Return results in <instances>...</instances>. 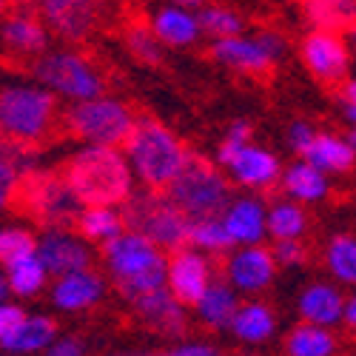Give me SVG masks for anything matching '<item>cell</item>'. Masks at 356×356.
Returning a JSON list of instances; mask_svg holds the SVG:
<instances>
[{
    "instance_id": "obj_7",
    "label": "cell",
    "mask_w": 356,
    "mask_h": 356,
    "mask_svg": "<svg viewBox=\"0 0 356 356\" xmlns=\"http://www.w3.org/2000/svg\"><path fill=\"white\" fill-rule=\"evenodd\" d=\"M32 72L46 92H51L54 97H63L69 103L92 100L106 92V80L100 69L80 51H69V49L49 51L46 49L43 54L35 57Z\"/></svg>"
},
{
    "instance_id": "obj_38",
    "label": "cell",
    "mask_w": 356,
    "mask_h": 356,
    "mask_svg": "<svg viewBox=\"0 0 356 356\" xmlns=\"http://www.w3.org/2000/svg\"><path fill=\"white\" fill-rule=\"evenodd\" d=\"M35 243H38V236L23 228V225H6V228H0V265H6L29 251H35Z\"/></svg>"
},
{
    "instance_id": "obj_32",
    "label": "cell",
    "mask_w": 356,
    "mask_h": 356,
    "mask_svg": "<svg viewBox=\"0 0 356 356\" xmlns=\"http://www.w3.org/2000/svg\"><path fill=\"white\" fill-rule=\"evenodd\" d=\"M285 350H288V356H337L339 339L331 328L305 322V325H296L288 334Z\"/></svg>"
},
{
    "instance_id": "obj_28",
    "label": "cell",
    "mask_w": 356,
    "mask_h": 356,
    "mask_svg": "<svg viewBox=\"0 0 356 356\" xmlns=\"http://www.w3.org/2000/svg\"><path fill=\"white\" fill-rule=\"evenodd\" d=\"M74 225L86 243H100V245H106L120 231H126L120 205H83Z\"/></svg>"
},
{
    "instance_id": "obj_15",
    "label": "cell",
    "mask_w": 356,
    "mask_h": 356,
    "mask_svg": "<svg viewBox=\"0 0 356 356\" xmlns=\"http://www.w3.org/2000/svg\"><path fill=\"white\" fill-rule=\"evenodd\" d=\"M32 3L38 6L43 26L63 40H86L97 26L100 0H32Z\"/></svg>"
},
{
    "instance_id": "obj_23",
    "label": "cell",
    "mask_w": 356,
    "mask_h": 356,
    "mask_svg": "<svg viewBox=\"0 0 356 356\" xmlns=\"http://www.w3.org/2000/svg\"><path fill=\"white\" fill-rule=\"evenodd\" d=\"M57 337L54 322L43 314H23L17 319L15 328L0 339V348L15 356H29V353H40L49 348V342Z\"/></svg>"
},
{
    "instance_id": "obj_21",
    "label": "cell",
    "mask_w": 356,
    "mask_h": 356,
    "mask_svg": "<svg viewBox=\"0 0 356 356\" xmlns=\"http://www.w3.org/2000/svg\"><path fill=\"white\" fill-rule=\"evenodd\" d=\"M282 191L288 194V200L293 202H300V205H314V202H322L325 197H328L331 191V180H328V174H322L316 171L311 163H305L302 157L285 165L280 171V180Z\"/></svg>"
},
{
    "instance_id": "obj_19",
    "label": "cell",
    "mask_w": 356,
    "mask_h": 356,
    "mask_svg": "<svg viewBox=\"0 0 356 356\" xmlns=\"http://www.w3.org/2000/svg\"><path fill=\"white\" fill-rule=\"evenodd\" d=\"M129 302H131L134 314L148 325V328L168 334V337H177V334L186 331V305L177 302L165 285L148 291L143 296H134V300H129Z\"/></svg>"
},
{
    "instance_id": "obj_47",
    "label": "cell",
    "mask_w": 356,
    "mask_h": 356,
    "mask_svg": "<svg viewBox=\"0 0 356 356\" xmlns=\"http://www.w3.org/2000/svg\"><path fill=\"white\" fill-rule=\"evenodd\" d=\"M171 6H180V9H188V12H200L205 6V0H168Z\"/></svg>"
},
{
    "instance_id": "obj_22",
    "label": "cell",
    "mask_w": 356,
    "mask_h": 356,
    "mask_svg": "<svg viewBox=\"0 0 356 356\" xmlns=\"http://www.w3.org/2000/svg\"><path fill=\"white\" fill-rule=\"evenodd\" d=\"M152 32L157 35V40L163 46H174V49H186L194 46L200 40V23H197V12L180 9V6H160L152 15Z\"/></svg>"
},
{
    "instance_id": "obj_11",
    "label": "cell",
    "mask_w": 356,
    "mask_h": 356,
    "mask_svg": "<svg viewBox=\"0 0 356 356\" xmlns=\"http://www.w3.org/2000/svg\"><path fill=\"white\" fill-rule=\"evenodd\" d=\"M211 280H214V265L209 254L183 245L165 257V288L186 308H194L202 291L211 285Z\"/></svg>"
},
{
    "instance_id": "obj_45",
    "label": "cell",
    "mask_w": 356,
    "mask_h": 356,
    "mask_svg": "<svg viewBox=\"0 0 356 356\" xmlns=\"http://www.w3.org/2000/svg\"><path fill=\"white\" fill-rule=\"evenodd\" d=\"M20 316H23V308L20 305H12L6 300H0V339H3L15 328Z\"/></svg>"
},
{
    "instance_id": "obj_6",
    "label": "cell",
    "mask_w": 356,
    "mask_h": 356,
    "mask_svg": "<svg viewBox=\"0 0 356 356\" xmlns=\"http://www.w3.org/2000/svg\"><path fill=\"white\" fill-rule=\"evenodd\" d=\"M163 191L188 220L220 217L231 200V183L222 168L197 154L188 157V163L177 171V177Z\"/></svg>"
},
{
    "instance_id": "obj_41",
    "label": "cell",
    "mask_w": 356,
    "mask_h": 356,
    "mask_svg": "<svg viewBox=\"0 0 356 356\" xmlns=\"http://www.w3.org/2000/svg\"><path fill=\"white\" fill-rule=\"evenodd\" d=\"M314 134H316V129H314L311 123H305V120H293V123L288 126V145L293 148L296 154H302L305 148H308V143L314 140Z\"/></svg>"
},
{
    "instance_id": "obj_13",
    "label": "cell",
    "mask_w": 356,
    "mask_h": 356,
    "mask_svg": "<svg viewBox=\"0 0 356 356\" xmlns=\"http://www.w3.org/2000/svg\"><path fill=\"white\" fill-rule=\"evenodd\" d=\"M35 254L46 265L49 277H66L92 268V248L72 228H43L35 243Z\"/></svg>"
},
{
    "instance_id": "obj_42",
    "label": "cell",
    "mask_w": 356,
    "mask_h": 356,
    "mask_svg": "<svg viewBox=\"0 0 356 356\" xmlns=\"http://www.w3.org/2000/svg\"><path fill=\"white\" fill-rule=\"evenodd\" d=\"M339 86H342V92H339L342 120H345L348 129H353V123H356V83H353V77H348V80L339 83Z\"/></svg>"
},
{
    "instance_id": "obj_33",
    "label": "cell",
    "mask_w": 356,
    "mask_h": 356,
    "mask_svg": "<svg viewBox=\"0 0 356 356\" xmlns=\"http://www.w3.org/2000/svg\"><path fill=\"white\" fill-rule=\"evenodd\" d=\"M23 148L26 145L9 143V140L0 143V211L12 205L20 177L32 171V165H29V157H26Z\"/></svg>"
},
{
    "instance_id": "obj_14",
    "label": "cell",
    "mask_w": 356,
    "mask_h": 356,
    "mask_svg": "<svg viewBox=\"0 0 356 356\" xmlns=\"http://www.w3.org/2000/svg\"><path fill=\"white\" fill-rule=\"evenodd\" d=\"M277 277V262L271 248L259 245H234L225 259V282L236 293H259Z\"/></svg>"
},
{
    "instance_id": "obj_30",
    "label": "cell",
    "mask_w": 356,
    "mask_h": 356,
    "mask_svg": "<svg viewBox=\"0 0 356 356\" xmlns=\"http://www.w3.org/2000/svg\"><path fill=\"white\" fill-rule=\"evenodd\" d=\"M302 15L314 29L348 32L356 20V0H302Z\"/></svg>"
},
{
    "instance_id": "obj_3",
    "label": "cell",
    "mask_w": 356,
    "mask_h": 356,
    "mask_svg": "<svg viewBox=\"0 0 356 356\" xmlns=\"http://www.w3.org/2000/svg\"><path fill=\"white\" fill-rule=\"evenodd\" d=\"M165 257L168 254L160 251L152 240L129 228L103 245L106 268L126 300L165 285Z\"/></svg>"
},
{
    "instance_id": "obj_26",
    "label": "cell",
    "mask_w": 356,
    "mask_h": 356,
    "mask_svg": "<svg viewBox=\"0 0 356 356\" xmlns=\"http://www.w3.org/2000/svg\"><path fill=\"white\" fill-rule=\"evenodd\" d=\"M240 305V293H236L225 280H211V285L202 291V296L194 302V311L200 316L202 325H209L214 331H225L231 319H234V311Z\"/></svg>"
},
{
    "instance_id": "obj_1",
    "label": "cell",
    "mask_w": 356,
    "mask_h": 356,
    "mask_svg": "<svg viewBox=\"0 0 356 356\" xmlns=\"http://www.w3.org/2000/svg\"><path fill=\"white\" fill-rule=\"evenodd\" d=\"M123 157L131 174L145 188H165L180 171L191 152L168 126L154 117H134V126L123 140Z\"/></svg>"
},
{
    "instance_id": "obj_25",
    "label": "cell",
    "mask_w": 356,
    "mask_h": 356,
    "mask_svg": "<svg viewBox=\"0 0 356 356\" xmlns=\"http://www.w3.org/2000/svg\"><path fill=\"white\" fill-rule=\"evenodd\" d=\"M342 302H345V296L337 285L314 282L300 293V316L311 325L334 328V325H339V316H342Z\"/></svg>"
},
{
    "instance_id": "obj_36",
    "label": "cell",
    "mask_w": 356,
    "mask_h": 356,
    "mask_svg": "<svg viewBox=\"0 0 356 356\" xmlns=\"http://www.w3.org/2000/svg\"><path fill=\"white\" fill-rule=\"evenodd\" d=\"M197 23H200V32L214 38V40L231 38V35H243V29H245L243 17L228 6H202L197 12Z\"/></svg>"
},
{
    "instance_id": "obj_50",
    "label": "cell",
    "mask_w": 356,
    "mask_h": 356,
    "mask_svg": "<svg viewBox=\"0 0 356 356\" xmlns=\"http://www.w3.org/2000/svg\"><path fill=\"white\" fill-rule=\"evenodd\" d=\"M103 356H120V353H103Z\"/></svg>"
},
{
    "instance_id": "obj_18",
    "label": "cell",
    "mask_w": 356,
    "mask_h": 356,
    "mask_svg": "<svg viewBox=\"0 0 356 356\" xmlns=\"http://www.w3.org/2000/svg\"><path fill=\"white\" fill-rule=\"evenodd\" d=\"M103 293H106V280L92 268H83L66 277H54L51 305L69 314H77V311L95 308L103 300Z\"/></svg>"
},
{
    "instance_id": "obj_27",
    "label": "cell",
    "mask_w": 356,
    "mask_h": 356,
    "mask_svg": "<svg viewBox=\"0 0 356 356\" xmlns=\"http://www.w3.org/2000/svg\"><path fill=\"white\" fill-rule=\"evenodd\" d=\"M231 334L245 342V345H259V342H268L277 331V316L274 311L265 305V302H240L234 311V319H231Z\"/></svg>"
},
{
    "instance_id": "obj_24",
    "label": "cell",
    "mask_w": 356,
    "mask_h": 356,
    "mask_svg": "<svg viewBox=\"0 0 356 356\" xmlns=\"http://www.w3.org/2000/svg\"><path fill=\"white\" fill-rule=\"evenodd\" d=\"M3 43L9 51L20 57H38L49 49V29L43 26L40 17L29 12H17L3 23Z\"/></svg>"
},
{
    "instance_id": "obj_43",
    "label": "cell",
    "mask_w": 356,
    "mask_h": 356,
    "mask_svg": "<svg viewBox=\"0 0 356 356\" xmlns=\"http://www.w3.org/2000/svg\"><path fill=\"white\" fill-rule=\"evenodd\" d=\"M46 356H86V348L74 337H54L46 348Z\"/></svg>"
},
{
    "instance_id": "obj_5",
    "label": "cell",
    "mask_w": 356,
    "mask_h": 356,
    "mask_svg": "<svg viewBox=\"0 0 356 356\" xmlns=\"http://www.w3.org/2000/svg\"><path fill=\"white\" fill-rule=\"evenodd\" d=\"M57 117V97L40 83L0 88V140L32 145L49 134Z\"/></svg>"
},
{
    "instance_id": "obj_40",
    "label": "cell",
    "mask_w": 356,
    "mask_h": 356,
    "mask_svg": "<svg viewBox=\"0 0 356 356\" xmlns=\"http://www.w3.org/2000/svg\"><path fill=\"white\" fill-rule=\"evenodd\" d=\"M271 257L277 262V268H296L308 259V248L302 245V240H274V248H271Z\"/></svg>"
},
{
    "instance_id": "obj_31",
    "label": "cell",
    "mask_w": 356,
    "mask_h": 356,
    "mask_svg": "<svg viewBox=\"0 0 356 356\" xmlns=\"http://www.w3.org/2000/svg\"><path fill=\"white\" fill-rule=\"evenodd\" d=\"M265 231L274 240H302V234L308 231V214L300 202L277 200L265 205Z\"/></svg>"
},
{
    "instance_id": "obj_2",
    "label": "cell",
    "mask_w": 356,
    "mask_h": 356,
    "mask_svg": "<svg viewBox=\"0 0 356 356\" xmlns=\"http://www.w3.org/2000/svg\"><path fill=\"white\" fill-rule=\"evenodd\" d=\"M63 180L80 205H123L134 191V174L114 145H86L69 160Z\"/></svg>"
},
{
    "instance_id": "obj_12",
    "label": "cell",
    "mask_w": 356,
    "mask_h": 356,
    "mask_svg": "<svg viewBox=\"0 0 356 356\" xmlns=\"http://www.w3.org/2000/svg\"><path fill=\"white\" fill-rule=\"evenodd\" d=\"M302 63L308 72L328 86H339L350 77V46L342 38V32H325V29H314L302 40Z\"/></svg>"
},
{
    "instance_id": "obj_44",
    "label": "cell",
    "mask_w": 356,
    "mask_h": 356,
    "mask_svg": "<svg viewBox=\"0 0 356 356\" xmlns=\"http://www.w3.org/2000/svg\"><path fill=\"white\" fill-rule=\"evenodd\" d=\"M157 356H220V350L209 342H183V345H177V348H168Z\"/></svg>"
},
{
    "instance_id": "obj_9",
    "label": "cell",
    "mask_w": 356,
    "mask_h": 356,
    "mask_svg": "<svg viewBox=\"0 0 356 356\" xmlns=\"http://www.w3.org/2000/svg\"><path fill=\"white\" fill-rule=\"evenodd\" d=\"M134 126V111L117 97H108L106 92L72 103L69 108V131L83 140L86 145H114L120 148Z\"/></svg>"
},
{
    "instance_id": "obj_4",
    "label": "cell",
    "mask_w": 356,
    "mask_h": 356,
    "mask_svg": "<svg viewBox=\"0 0 356 356\" xmlns=\"http://www.w3.org/2000/svg\"><path fill=\"white\" fill-rule=\"evenodd\" d=\"M120 214L129 231L143 234L165 254L188 243V217L160 188H134L123 200Z\"/></svg>"
},
{
    "instance_id": "obj_48",
    "label": "cell",
    "mask_w": 356,
    "mask_h": 356,
    "mask_svg": "<svg viewBox=\"0 0 356 356\" xmlns=\"http://www.w3.org/2000/svg\"><path fill=\"white\" fill-rule=\"evenodd\" d=\"M6 293H9V288H6V280H3V274H0V300H6Z\"/></svg>"
},
{
    "instance_id": "obj_37",
    "label": "cell",
    "mask_w": 356,
    "mask_h": 356,
    "mask_svg": "<svg viewBox=\"0 0 356 356\" xmlns=\"http://www.w3.org/2000/svg\"><path fill=\"white\" fill-rule=\"evenodd\" d=\"M126 49L131 51L134 60L148 63V66H157L163 60V43L152 32V26H145V23H131L126 29Z\"/></svg>"
},
{
    "instance_id": "obj_17",
    "label": "cell",
    "mask_w": 356,
    "mask_h": 356,
    "mask_svg": "<svg viewBox=\"0 0 356 356\" xmlns=\"http://www.w3.org/2000/svg\"><path fill=\"white\" fill-rule=\"evenodd\" d=\"M231 245H259L268 231H265V202L254 194L231 197L220 214Z\"/></svg>"
},
{
    "instance_id": "obj_39",
    "label": "cell",
    "mask_w": 356,
    "mask_h": 356,
    "mask_svg": "<svg viewBox=\"0 0 356 356\" xmlns=\"http://www.w3.org/2000/svg\"><path fill=\"white\" fill-rule=\"evenodd\" d=\"M248 143H254V126H251L248 120H234V123L228 126V131H225L222 143H220V152H217L220 165H222L231 154L240 152L243 145H248Z\"/></svg>"
},
{
    "instance_id": "obj_34",
    "label": "cell",
    "mask_w": 356,
    "mask_h": 356,
    "mask_svg": "<svg viewBox=\"0 0 356 356\" xmlns=\"http://www.w3.org/2000/svg\"><path fill=\"white\" fill-rule=\"evenodd\" d=\"M191 248L202 251V254H228L231 236L222 225L220 217H202V220H188V243Z\"/></svg>"
},
{
    "instance_id": "obj_49",
    "label": "cell",
    "mask_w": 356,
    "mask_h": 356,
    "mask_svg": "<svg viewBox=\"0 0 356 356\" xmlns=\"http://www.w3.org/2000/svg\"><path fill=\"white\" fill-rule=\"evenodd\" d=\"M6 12V0H0V15H3Z\"/></svg>"
},
{
    "instance_id": "obj_29",
    "label": "cell",
    "mask_w": 356,
    "mask_h": 356,
    "mask_svg": "<svg viewBox=\"0 0 356 356\" xmlns=\"http://www.w3.org/2000/svg\"><path fill=\"white\" fill-rule=\"evenodd\" d=\"M3 280H6V288L17 296H38L46 282H49V271H46V265L40 262V257L35 251H29L12 262L3 265Z\"/></svg>"
},
{
    "instance_id": "obj_10",
    "label": "cell",
    "mask_w": 356,
    "mask_h": 356,
    "mask_svg": "<svg viewBox=\"0 0 356 356\" xmlns=\"http://www.w3.org/2000/svg\"><path fill=\"white\" fill-rule=\"evenodd\" d=\"M288 51V43L280 32H259L254 38L248 35H231L211 43L214 60L243 72V74H265L271 72Z\"/></svg>"
},
{
    "instance_id": "obj_35",
    "label": "cell",
    "mask_w": 356,
    "mask_h": 356,
    "mask_svg": "<svg viewBox=\"0 0 356 356\" xmlns=\"http://www.w3.org/2000/svg\"><path fill=\"white\" fill-rule=\"evenodd\" d=\"M325 265L342 285L356 282V240L350 234H337L325 248Z\"/></svg>"
},
{
    "instance_id": "obj_16",
    "label": "cell",
    "mask_w": 356,
    "mask_h": 356,
    "mask_svg": "<svg viewBox=\"0 0 356 356\" xmlns=\"http://www.w3.org/2000/svg\"><path fill=\"white\" fill-rule=\"evenodd\" d=\"M222 168H228L231 180L243 188H251V191H265L277 186L280 180V171H282V163L277 154H271L268 148H259L254 143L243 145L236 154H231Z\"/></svg>"
},
{
    "instance_id": "obj_20",
    "label": "cell",
    "mask_w": 356,
    "mask_h": 356,
    "mask_svg": "<svg viewBox=\"0 0 356 356\" xmlns=\"http://www.w3.org/2000/svg\"><path fill=\"white\" fill-rule=\"evenodd\" d=\"M305 163H311L322 174H348L356 160V145L353 131L350 134H334V131H316L308 148L300 154Z\"/></svg>"
},
{
    "instance_id": "obj_51",
    "label": "cell",
    "mask_w": 356,
    "mask_h": 356,
    "mask_svg": "<svg viewBox=\"0 0 356 356\" xmlns=\"http://www.w3.org/2000/svg\"><path fill=\"white\" fill-rule=\"evenodd\" d=\"M0 356H15V353H6V350H3V353H0Z\"/></svg>"
},
{
    "instance_id": "obj_46",
    "label": "cell",
    "mask_w": 356,
    "mask_h": 356,
    "mask_svg": "<svg viewBox=\"0 0 356 356\" xmlns=\"http://www.w3.org/2000/svg\"><path fill=\"white\" fill-rule=\"evenodd\" d=\"M339 322H342V325H348V328H356V300H353V296H345Z\"/></svg>"
},
{
    "instance_id": "obj_8",
    "label": "cell",
    "mask_w": 356,
    "mask_h": 356,
    "mask_svg": "<svg viewBox=\"0 0 356 356\" xmlns=\"http://www.w3.org/2000/svg\"><path fill=\"white\" fill-rule=\"evenodd\" d=\"M15 200L29 217H35L43 228H72L80 214V200L69 188L60 174L29 171L20 177Z\"/></svg>"
}]
</instances>
